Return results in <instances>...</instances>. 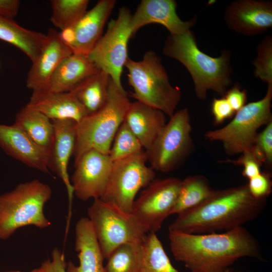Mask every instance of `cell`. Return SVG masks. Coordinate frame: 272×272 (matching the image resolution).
<instances>
[{
    "instance_id": "1",
    "label": "cell",
    "mask_w": 272,
    "mask_h": 272,
    "mask_svg": "<svg viewBox=\"0 0 272 272\" xmlns=\"http://www.w3.org/2000/svg\"><path fill=\"white\" fill-rule=\"evenodd\" d=\"M168 238L174 258L191 272H225L244 257L262 260L258 241L242 226L221 233L169 231Z\"/></svg>"
},
{
    "instance_id": "2",
    "label": "cell",
    "mask_w": 272,
    "mask_h": 272,
    "mask_svg": "<svg viewBox=\"0 0 272 272\" xmlns=\"http://www.w3.org/2000/svg\"><path fill=\"white\" fill-rule=\"evenodd\" d=\"M266 203V198H255L250 194L247 184L215 190L198 206L177 215L169 231L188 234L229 231L255 219Z\"/></svg>"
},
{
    "instance_id": "3",
    "label": "cell",
    "mask_w": 272,
    "mask_h": 272,
    "mask_svg": "<svg viewBox=\"0 0 272 272\" xmlns=\"http://www.w3.org/2000/svg\"><path fill=\"white\" fill-rule=\"evenodd\" d=\"M164 55L182 63L193 80L194 92L200 100L206 99L209 90L224 96L232 80L230 50L212 57L198 48L193 33L190 30L167 37L163 49Z\"/></svg>"
},
{
    "instance_id": "4",
    "label": "cell",
    "mask_w": 272,
    "mask_h": 272,
    "mask_svg": "<svg viewBox=\"0 0 272 272\" xmlns=\"http://www.w3.org/2000/svg\"><path fill=\"white\" fill-rule=\"evenodd\" d=\"M130 102L110 78L106 103L76 123L75 164L87 151L95 149L109 154L115 135L123 122Z\"/></svg>"
},
{
    "instance_id": "5",
    "label": "cell",
    "mask_w": 272,
    "mask_h": 272,
    "mask_svg": "<svg viewBox=\"0 0 272 272\" xmlns=\"http://www.w3.org/2000/svg\"><path fill=\"white\" fill-rule=\"evenodd\" d=\"M124 66L128 71L129 84L133 90L129 96L171 117L181 99V92L170 84L159 55L149 50L140 61L128 57Z\"/></svg>"
},
{
    "instance_id": "6",
    "label": "cell",
    "mask_w": 272,
    "mask_h": 272,
    "mask_svg": "<svg viewBox=\"0 0 272 272\" xmlns=\"http://www.w3.org/2000/svg\"><path fill=\"white\" fill-rule=\"evenodd\" d=\"M51 194L50 187L38 179L21 183L1 194L0 240L9 239L25 226L45 229L51 226L43 210Z\"/></svg>"
},
{
    "instance_id": "7",
    "label": "cell",
    "mask_w": 272,
    "mask_h": 272,
    "mask_svg": "<svg viewBox=\"0 0 272 272\" xmlns=\"http://www.w3.org/2000/svg\"><path fill=\"white\" fill-rule=\"evenodd\" d=\"M272 84H268L265 96L260 100L250 102L236 112L233 119L224 127L209 130L205 138L222 143L229 155L242 153L251 149L261 126L272 121L271 101Z\"/></svg>"
},
{
    "instance_id": "8",
    "label": "cell",
    "mask_w": 272,
    "mask_h": 272,
    "mask_svg": "<svg viewBox=\"0 0 272 272\" xmlns=\"http://www.w3.org/2000/svg\"><path fill=\"white\" fill-rule=\"evenodd\" d=\"M87 213L104 258L122 244L142 242L148 234L132 213L100 198L93 199Z\"/></svg>"
},
{
    "instance_id": "9",
    "label": "cell",
    "mask_w": 272,
    "mask_h": 272,
    "mask_svg": "<svg viewBox=\"0 0 272 272\" xmlns=\"http://www.w3.org/2000/svg\"><path fill=\"white\" fill-rule=\"evenodd\" d=\"M147 162L143 150L113 162L105 190L100 199L131 213L138 192L155 178V170L147 165Z\"/></svg>"
},
{
    "instance_id": "10",
    "label": "cell",
    "mask_w": 272,
    "mask_h": 272,
    "mask_svg": "<svg viewBox=\"0 0 272 272\" xmlns=\"http://www.w3.org/2000/svg\"><path fill=\"white\" fill-rule=\"evenodd\" d=\"M191 131L187 109L175 111L150 148L145 151L150 167L164 173L176 169L191 149Z\"/></svg>"
},
{
    "instance_id": "11",
    "label": "cell",
    "mask_w": 272,
    "mask_h": 272,
    "mask_svg": "<svg viewBox=\"0 0 272 272\" xmlns=\"http://www.w3.org/2000/svg\"><path fill=\"white\" fill-rule=\"evenodd\" d=\"M131 17L127 8H121L117 19L110 22L106 33L88 55L97 68L107 73L117 88L126 94L121 76L128 58V42L132 36L130 25Z\"/></svg>"
},
{
    "instance_id": "12",
    "label": "cell",
    "mask_w": 272,
    "mask_h": 272,
    "mask_svg": "<svg viewBox=\"0 0 272 272\" xmlns=\"http://www.w3.org/2000/svg\"><path fill=\"white\" fill-rule=\"evenodd\" d=\"M181 182L176 177L155 178L135 199L131 213L148 233H156L171 215Z\"/></svg>"
},
{
    "instance_id": "13",
    "label": "cell",
    "mask_w": 272,
    "mask_h": 272,
    "mask_svg": "<svg viewBox=\"0 0 272 272\" xmlns=\"http://www.w3.org/2000/svg\"><path fill=\"white\" fill-rule=\"evenodd\" d=\"M112 161L109 155L91 149L75 164L70 178L74 194L81 200L101 198L110 175Z\"/></svg>"
},
{
    "instance_id": "14",
    "label": "cell",
    "mask_w": 272,
    "mask_h": 272,
    "mask_svg": "<svg viewBox=\"0 0 272 272\" xmlns=\"http://www.w3.org/2000/svg\"><path fill=\"white\" fill-rule=\"evenodd\" d=\"M116 3L114 0H101L72 27L59 33L73 53L88 56L99 40L105 23Z\"/></svg>"
},
{
    "instance_id": "15",
    "label": "cell",
    "mask_w": 272,
    "mask_h": 272,
    "mask_svg": "<svg viewBox=\"0 0 272 272\" xmlns=\"http://www.w3.org/2000/svg\"><path fill=\"white\" fill-rule=\"evenodd\" d=\"M224 19L228 27L245 36L261 34L272 27L270 1L237 0L225 8Z\"/></svg>"
},
{
    "instance_id": "16",
    "label": "cell",
    "mask_w": 272,
    "mask_h": 272,
    "mask_svg": "<svg viewBox=\"0 0 272 272\" xmlns=\"http://www.w3.org/2000/svg\"><path fill=\"white\" fill-rule=\"evenodd\" d=\"M177 4L174 0H143L130 20V29L133 35L140 28L150 24H159L165 27L170 35L183 34L190 30L196 22L195 18L182 21L176 12Z\"/></svg>"
},
{
    "instance_id": "17",
    "label": "cell",
    "mask_w": 272,
    "mask_h": 272,
    "mask_svg": "<svg viewBox=\"0 0 272 272\" xmlns=\"http://www.w3.org/2000/svg\"><path fill=\"white\" fill-rule=\"evenodd\" d=\"M73 53L59 32L50 29L41 51L28 73L26 86L32 91L46 89L49 80L59 64Z\"/></svg>"
},
{
    "instance_id": "18",
    "label": "cell",
    "mask_w": 272,
    "mask_h": 272,
    "mask_svg": "<svg viewBox=\"0 0 272 272\" xmlns=\"http://www.w3.org/2000/svg\"><path fill=\"white\" fill-rule=\"evenodd\" d=\"M54 139L48 160V168L54 172L64 184L71 206L73 189L68 173L70 159L74 153L76 139L77 122L70 119L51 120Z\"/></svg>"
},
{
    "instance_id": "19",
    "label": "cell",
    "mask_w": 272,
    "mask_h": 272,
    "mask_svg": "<svg viewBox=\"0 0 272 272\" xmlns=\"http://www.w3.org/2000/svg\"><path fill=\"white\" fill-rule=\"evenodd\" d=\"M27 105L51 120L70 119L77 123L88 115L84 106L70 92H54L46 89L32 91Z\"/></svg>"
},
{
    "instance_id": "20",
    "label": "cell",
    "mask_w": 272,
    "mask_h": 272,
    "mask_svg": "<svg viewBox=\"0 0 272 272\" xmlns=\"http://www.w3.org/2000/svg\"><path fill=\"white\" fill-rule=\"evenodd\" d=\"M0 147L8 155L27 166L50 173L47 156L15 123L0 124Z\"/></svg>"
},
{
    "instance_id": "21",
    "label": "cell",
    "mask_w": 272,
    "mask_h": 272,
    "mask_svg": "<svg viewBox=\"0 0 272 272\" xmlns=\"http://www.w3.org/2000/svg\"><path fill=\"white\" fill-rule=\"evenodd\" d=\"M75 249L79 264L70 261L66 272H105L104 259L92 224L88 217H82L75 226Z\"/></svg>"
},
{
    "instance_id": "22",
    "label": "cell",
    "mask_w": 272,
    "mask_h": 272,
    "mask_svg": "<svg viewBox=\"0 0 272 272\" xmlns=\"http://www.w3.org/2000/svg\"><path fill=\"white\" fill-rule=\"evenodd\" d=\"M124 121L145 151L150 148L167 123L166 115L162 111L138 101L130 102Z\"/></svg>"
},
{
    "instance_id": "23",
    "label": "cell",
    "mask_w": 272,
    "mask_h": 272,
    "mask_svg": "<svg viewBox=\"0 0 272 272\" xmlns=\"http://www.w3.org/2000/svg\"><path fill=\"white\" fill-rule=\"evenodd\" d=\"M99 70L88 56L73 53L57 66L46 90L59 93L71 92Z\"/></svg>"
},
{
    "instance_id": "24",
    "label": "cell",
    "mask_w": 272,
    "mask_h": 272,
    "mask_svg": "<svg viewBox=\"0 0 272 272\" xmlns=\"http://www.w3.org/2000/svg\"><path fill=\"white\" fill-rule=\"evenodd\" d=\"M14 123L25 132L48 160L54 133L52 121L26 105L17 113Z\"/></svg>"
},
{
    "instance_id": "25",
    "label": "cell",
    "mask_w": 272,
    "mask_h": 272,
    "mask_svg": "<svg viewBox=\"0 0 272 272\" xmlns=\"http://www.w3.org/2000/svg\"><path fill=\"white\" fill-rule=\"evenodd\" d=\"M46 39V34L25 29L13 19L0 15V39L19 48L32 62L39 56Z\"/></svg>"
},
{
    "instance_id": "26",
    "label": "cell",
    "mask_w": 272,
    "mask_h": 272,
    "mask_svg": "<svg viewBox=\"0 0 272 272\" xmlns=\"http://www.w3.org/2000/svg\"><path fill=\"white\" fill-rule=\"evenodd\" d=\"M110 76L99 70L77 86L72 92L84 106L88 114L101 108L108 96Z\"/></svg>"
},
{
    "instance_id": "27",
    "label": "cell",
    "mask_w": 272,
    "mask_h": 272,
    "mask_svg": "<svg viewBox=\"0 0 272 272\" xmlns=\"http://www.w3.org/2000/svg\"><path fill=\"white\" fill-rule=\"evenodd\" d=\"M208 180L199 175L181 180L178 195L171 215H178L192 209L209 198L214 192Z\"/></svg>"
},
{
    "instance_id": "28",
    "label": "cell",
    "mask_w": 272,
    "mask_h": 272,
    "mask_svg": "<svg viewBox=\"0 0 272 272\" xmlns=\"http://www.w3.org/2000/svg\"><path fill=\"white\" fill-rule=\"evenodd\" d=\"M142 247L139 272H180L171 263L156 233H148Z\"/></svg>"
},
{
    "instance_id": "29",
    "label": "cell",
    "mask_w": 272,
    "mask_h": 272,
    "mask_svg": "<svg viewBox=\"0 0 272 272\" xmlns=\"http://www.w3.org/2000/svg\"><path fill=\"white\" fill-rule=\"evenodd\" d=\"M143 241L126 243L117 247L108 257L105 272H139Z\"/></svg>"
},
{
    "instance_id": "30",
    "label": "cell",
    "mask_w": 272,
    "mask_h": 272,
    "mask_svg": "<svg viewBox=\"0 0 272 272\" xmlns=\"http://www.w3.org/2000/svg\"><path fill=\"white\" fill-rule=\"evenodd\" d=\"M88 0H51V23L61 31L72 27L85 15Z\"/></svg>"
},
{
    "instance_id": "31",
    "label": "cell",
    "mask_w": 272,
    "mask_h": 272,
    "mask_svg": "<svg viewBox=\"0 0 272 272\" xmlns=\"http://www.w3.org/2000/svg\"><path fill=\"white\" fill-rule=\"evenodd\" d=\"M143 148L139 140L123 121L115 135L108 155L113 162L136 154Z\"/></svg>"
},
{
    "instance_id": "32",
    "label": "cell",
    "mask_w": 272,
    "mask_h": 272,
    "mask_svg": "<svg viewBox=\"0 0 272 272\" xmlns=\"http://www.w3.org/2000/svg\"><path fill=\"white\" fill-rule=\"evenodd\" d=\"M257 55L252 62L254 76L267 84H272V37L265 36L256 47Z\"/></svg>"
},
{
    "instance_id": "33",
    "label": "cell",
    "mask_w": 272,
    "mask_h": 272,
    "mask_svg": "<svg viewBox=\"0 0 272 272\" xmlns=\"http://www.w3.org/2000/svg\"><path fill=\"white\" fill-rule=\"evenodd\" d=\"M256 155L263 163L269 165L272 162V121L266 124L265 128L257 133L253 146Z\"/></svg>"
},
{
    "instance_id": "34",
    "label": "cell",
    "mask_w": 272,
    "mask_h": 272,
    "mask_svg": "<svg viewBox=\"0 0 272 272\" xmlns=\"http://www.w3.org/2000/svg\"><path fill=\"white\" fill-rule=\"evenodd\" d=\"M242 154L241 156L237 160H228L224 162H231L234 165L242 166L243 176L249 179L260 173L262 163L256 155L252 147Z\"/></svg>"
},
{
    "instance_id": "35",
    "label": "cell",
    "mask_w": 272,
    "mask_h": 272,
    "mask_svg": "<svg viewBox=\"0 0 272 272\" xmlns=\"http://www.w3.org/2000/svg\"><path fill=\"white\" fill-rule=\"evenodd\" d=\"M247 184L250 194L255 198H266L271 192L270 173L266 172H260L249 179Z\"/></svg>"
},
{
    "instance_id": "36",
    "label": "cell",
    "mask_w": 272,
    "mask_h": 272,
    "mask_svg": "<svg viewBox=\"0 0 272 272\" xmlns=\"http://www.w3.org/2000/svg\"><path fill=\"white\" fill-rule=\"evenodd\" d=\"M211 110L214 116V122L216 124H221L226 119L231 118L235 113L234 111L224 97L213 99Z\"/></svg>"
},
{
    "instance_id": "37",
    "label": "cell",
    "mask_w": 272,
    "mask_h": 272,
    "mask_svg": "<svg viewBox=\"0 0 272 272\" xmlns=\"http://www.w3.org/2000/svg\"><path fill=\"white\" fill-rule=\"evenodd\" d=\"M223 97L235 113L245 105L247 100L246 91L242 89L239 84L236 83L226 91Z\"/></svg>"
},
{
    "instance_id": "38",
    "label": "cell",
    "mask_w": 272,
    "mask_h": 272,
    "mask_svg": "<svg viewBox=\"0 0 272 272\" xmlns=\"http://www.w3.org/2000/svg\"><path fill=\"white\" fill-rule=\"evenodd\" d=\"M51 259L42 262L43 272H66V263L64 254L60 249L54 248L51 254Z\"/></svg>"
},
{
    "instance_id": "39",
    "label": "cell",
    "mask_w": 272,
    "mask_h": 272,
    "mask_svg": "<svg viewBox=\"0 0 272 272\" xmlns=\"http://www.w3.org/2000/svg\"><path fill=\"white\" fill-rule=\"evenodd\" d=\"M20 4L18 0H0V15L14 18L18 14Z\"/></svg>"
},
{
    "instance_id": "40",
    "label": "cell",
    "mask_w": 272,
    "mask_h": 272,
    "mask_svg": "<svg viewBox=\"0 0 272 272\" xmlns=\"http://www.w3.org/2000/svg\"><path fill=\"white\" fill-rule=\"evenodd\" d=\"M5 272H23L19 270H8ZM27 272H43V268L41 266H40L39 267L33 269L30 271H27Z\"/></svg>"
},
{
    "instance_id": "41",
    "label": "cell",
    "mask_w": 272,
    "mask_h": 272,
    "mask_svg": "<svg viewBox=\"0 0 272 272\" xmlns=\"http://www.w3.org/2000/svg\"><path fill=\"white\" fill-rule=\"evenodd\" d=\"M225 272H232V269L229 268L227 269Z\"/></svg>"
},
{
    "instance_id": "42",
    "label": "cell",
    "mask_w": 272,
    "mask_h": 272,
    "mask_svg": "<svg viewBox=\"0 0 272 272\" xmlns=\"http://www.w3.org/2000/svg\"><path fill=\"white\" fill-rule=\"evenodd\" d=\"M237 272H244V271H237Z\"/></svg>"
}]
</instances>
